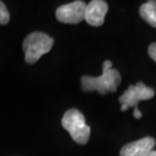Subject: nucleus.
<instances>
[{
  "instance_id": "obj_1",
  "label": "nucleus",
  "mask_w": 156,
  "mask_h": 156,
  "mask_svg": "<svg viewBox=\"0 0 156 156\" xmlns=\"http://www.w3.org/2000/svg\"><path fill=\"white\" fill-rule=\"evenodd\" d=\"M121 83V74L117 69H114L113 64L107 60L102 64V74L98 77L82 76L81 77V87L83 91H93L96 90L101 94L107 92H115Z\"/></svg>"
},
{
  "instance_id": "obj_2",
  "label": "nucleus",
  "mask_w": 156,
  "mask_h": 156,
  "mask_svg": "<svg viewBox=\"0 0 156 156\" xmlns=\"http://www.w3.org/2000/svg\"><path fill=\"white\" fill-rule=\"evenodd\" d=\"M62 127L68 131L78 144H86L90 137V127L86 124L83 114L76 108L68 110L62 119Z\"/></svg>"
},
{
  "instance_id": "obj_3",
  "label": "nucleus",
  "mask_w": 156,
  "mask_h": 156,
  "mask_svg": "<svg viewBox=\"0 0 156 156\" xmlns=\"http://www.w3.org/2000/svg\"><path fill=\"white\" fill-rule=\"evenodd\" d=\"M53 45L54 40L45 33L35 32L30 34L23 43L27 63H36L43 55L51 51Z\"/></svg>"
},
{
  "instance_id": "obj_4",
  "label": "nucleus",
  "mask_w": 156,
  "mask_h": 156,
  "mask_svg": "<svg viewBox=\"0 0 156 156\" xmlns=\"http://www.w3.org/2000/svg\"><path fill=\"white\" fill-rule=\"evenodd\" d=\"M154 95V89L146 86L143 82H138L136 85H130L119 98V101L122 105L121 111L125 112L129 108L138 107L141 101H147L152 98Z\"/></svg>"
},
{
  "instance_id": "obj_5",
  "label": "nucleus",
  "mask_w": 156,
  "mask_h": 156,
  "mask_svg": "<svg viewBox=\"0 0 156 156\" xmlns=\"http://www.w3.org/2000/svg\"><path fill=\"white\" fill-rule=\"evenodd\" d=\"M86 3L84 1H74L60 6L56 10V17L64 23H78L84 20Z\"/></svg>"
},
{
  "instance_id": "obj_6",
  "label": "nucleus",
  "mask_w": 156,
  "mask_h": 156,
  "mask_svg": "<svg viewBox=\"0 0 156 156\" xmlns=\"http://www.w3.org/2000/svg\"><path fill=\"white\" fill-rule=\"evenodd\" d=\"M108 10V3L102 0H92L86 4L84 20L90 26L101 27Z\"/></svg>"
},
{
  "instance_id": "obj_7",
  "label": "nucleus",
  "mask_w": 156,
  "mask_h": 156,
  "mask_svg": "<svg viewBox=\"0 0 156 156\" xmlns=\"http://www.w3.org/2000/svg\"><path fill=\"white\" fill-rule=\"evenodd\" d=\"M155 140L152 137H145L135 142L125 145L120 151V156H145L154 150Z\"/></svg>"
},
{
  "instance_id": "obj_8",
  "label": "nucleus",
  "mask_w": 156,
  "mask_h": 156,
  "mask_svg": "<svg viewBox=\"0 0 156 156\" xmlns=\"http://www.w3.org/2000/svg\"><path fill=\"white\" fill-rule=\"evenodd\" d=\"M140 15L151 27H156V1L150 0L140 7Z\"/></svg>"
},
{
  "instance_id": "obj_9",
  "label": "nucleus",
  "mask_w": 156,
  "mask_h": 156,
  "mask_svg": "<svg viewBox=\"0 0 156 156\" xmlns=\"http://www.w3.org/2000/svg\"><path fill=\"white\" fill-rule=\"evenodd\" d=\"M9 21V12L5 4L0 1V24H7Z\"/></svg>"
},
{
  "instance_id": "obj_10",
  "label": "nucleus",
  "mask_w": 156,
  "mask_h": 156,
  "mask_svg": "<svg viewBox=\"0 0 156 156\" xmlns=\"http://www.w3.org/2000/svg\"><path fill=\"white\" fill-rule=\"evenodd\" d=\"M148 54L152 60L156 62V43H152L148 48Z\"/></svg>"
},
{
  "instance_id": "obj_11",
  "label": "nucleus",
  "mask_w": 156,
  "mask_h": 156,
  "mask_svg": "<svg viewBox=\"0 0 156 156\" xmlns=\"http://www.w3.org/2000/svg\"><path fill=\"white\" fill-rule=\"evenodd\" d=\"M134 117H135L136 119H141L142 118V114H141V112L139 111L138 107L134 108Z\"/></svg>"
},
{
  "instance_id": "obj_12",
  "label": "nucleus",
  "mask_w": 156,
  "mask_h": 156,
  "mask_svg": "<svg viewBox=\"0 0 156 156\" xmlns=\"http://www.w3.org/2000/svg\"><path fill=\"white\" fill-rule=\"evenodd\" d=\"M145 156H156V150H152L151 152H149V153L146 154Z\"/></svg>"
}]
</instances>
